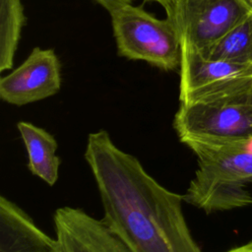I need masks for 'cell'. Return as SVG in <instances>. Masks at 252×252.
Here are the masks:
<instances>
[{
	"label": "cell",
	"instance_id": "6da1fadb",
	"mask_svg": "<svg viewBox=\"0 0 252 252\" xmlns=\"http://www.w3.org/2000/svg\"><path fill=\"white\" fill-rule=\"evenodd\" d=\"M85 158L103 207L101 220L131 252H202L183 215L184 195L160 185L105 130L89 135Z\"/></svg>",
	"mask_w": 252,
	"mask_h": 252
},
{
	"label": "cell",
	"instance_id": "7a4b0ae2",
	"mask_svg": "<svg viewBox=\"0 0 252 252\" xmlns=\"http://www.w3.org/2000/svg\"><path fill=\"white\" fill-rule=\"evenodd\" d=\"M179 140L252 143V76L231 78L190 94L173 119Z\"/></svg>",
	"mask_w": 252,
	"mask_h": 252
},
{
	"label": "cell",
	"instance_id": "3957f363",
	"mask_svg": "<svg viewBox=\"0 0 252 252\" xmlns=\"http://www.w3.org/2000/svg\"><path fill=\"white\" fill-rule=\"evenodd\" d=\"M183 144L198 161V169L184 194L186 203L208 214L252 204V196L244 188L252 180L251 143L188 140Z\"/></svg>",
	"mask_w": 252,
	"mask_h": 252
},
{
	"label": "cell",
	"instance_id": "277c9868",
	"mask_svg": "<svg viewBox=\"0 0 252 252\" xmlns=\"http://www.w3.org/2000/svg\"><path fill=\"white\" fill-rule=\"evenodd\" d=\"M109 14L120 56L143 60L164 71L180 66V36L169 18L158 19L132 3Z\"/></svg>",
	"mask_w": 252,
	"mask_h": 252
},
{
	"label": "cell",
	"instance_id": "5b68a950",
	"mask_svg": "<svg viewBox=\"0 0 252 252\" xmlns=\"http://www.w3.org/2000/svg\"><path fill=\"white\" fill-rule=\"evenodd\" d=\"M251 13L246 0H174L166 17L180 41L204 54Z\"/></svg>",
	"mask_w": 252,
	"mask_h": 252
},
{
	"label": "cell",
	"instance_id": "8992f818",
	"mask_svg": "<svg viewBox=\"0 0 252 252\" xmlns=\"http://www.w3.org/2000/svg\"><path fill=\"white\" fill-rule=\"evenodd\" d=\"M60 87L61 64L54 50L34 47L18 68L0 80V96L21 106L52 96Z\"/></svg>",
	"mask_w": 252,
	"mask_h": 252
},
{
	"label": "cell",
	"instance_id": "52a82bcc",
	"mask_svg": "<svg viewBox=\"0 0 252 252\" xmlns=\"http://www.w3.org/2000/svg\"><path fill=\"white\" fill-rule=\"evenodd\" d=\"M53 221L58 252H131L101 220L82 209L59 208Z\"/></svg>",
	"mask_w": 252,
	"mask_h": 252
},
{
	"label": "cell",
	"instance_id": "ba28073f",
	"mask_svg": "<svg viewBox=\"0 0 252 252\" xmlns=\"http://www.w3.org/2000/svg\"><path fill=\"white\" fill-rule=\"evenodd\" d=\"M247 76H252V66L209 59L196 49L181 42L179 66L180 102L200 90L231 78Z\"/></svg>",
	"mask_w": 252,
	"mask_h": 252
},
{
	"label": "cell",
	"instance_id": "9c48e42d",
	"mask_svg": "<svg viewBox=\"0 0 252 252\" xmlns=\"http://www.w3.org/2000/svg\"><path fill=\"white\" fill-rule=\"evenodd\" d=\"M0 252H58V242L18 205L1 196Z\"/></svg>",
	"mask_w": 252,
	"mask_h": 252
},
{
	"label": "cell",
	"instance_id": "30bf717a",
	"mask_svg": "<svg viewBox=\"0 0 252 252\" xmlns=\"http://www.w3.org/2000/svg\"><path fill=\"white\" fill-rule=\"evenodd\" d=\"M17 128L28 152L30 171L48 185H54L58 179L60 165L55 138L46 130L30 122L20 121Z\"/></svg>",
	"mask_w": 252,
	"mask_h": 252
},
{
	"label": "cell",
	"instance_id": "8fae6325",
	"mask_svg": "<svg viewBox=\"0 0 252 252\" xmlns=\"http://www.w3.org/2000/svg\"><path fill=\"white\" fill-rule=\"evenodd\" d=\"M202 55L209 59L252 66V13Z\"/></svg>",
	"mask_w": 252,
	"mask_h": 252
},
{
	"label": "cell",
	"instance_id": "7c38bea8",
	"mask_svg": "<svg viewBox=\"0 0 252 252\" xmlns=\"http://www.w3.org/2000/svg\"><path fill=\"white\" fill-rule=\"evenodd\" d=\"M25 24L22 0H0V71L2 72L13 67Z\"/></svg>",
	"mask_w": 252,
	"mask_h": 252
},
{
	"label": "cell",
	"instance_id": "4fadbf2b",
	"mask_svg": "<svg viewBox=\"0 0 252 252\" xmlns=\"http://www.w3.org/2000/svg\"><path fill=\"white\" fill-rule=\"evenodd\" d=\"M98 4H100L105 10L108 11V13H111L115 9L125 5V4H130L134 0H94Z\"/></svg>",
	"mask_w": 252,
	"mask_h": 252
},
{
	"label": "cell",
	"instance_id": "5bb4252c",
	"mask_svg": "<svg viewBox=\"0 0 252 252\" xmlns=\"http://www.w3.org/2000/svg\"><path fill=\"white\" fill-rule=\"evenodd\" d=\"M226 252H252V241L248 242V243H246L244 245L232 248V249H230V250H228Z\"/></svg>",
	"mask_w": 252,
	"mask_h": 252
},
{
	"label": "cell",
	"instance_id": "9a60e30c",
	"mask_svg": "<svg viewBox=\"0 0 252 252\" xmlns=\"http://www.w3.org/2000/svg\"><path fill=\"white\" fill-rule=\"evenodd\" d=\"M145 1H155V2H158V4H160L163 9L165 10V12H168L174 2V0H145Z\"/></svg>",
	"mask_w": 252,
	"mask_h": 252
},
{
	"label": "cell",
	"instance_id": "2e32d148",
	"mask_svg": "<svg viewBox=\"0 0 252 252\" xmlns=\"http://www.w3.org/2000/svg\"><path fill=\"white\" fill-rule=\"evenodd\" d=\"M246 1H247V2H248V4L252 7V0H246Z\"/></svg>",
	"mask_w": 252,
	"mask_h": 252
}]
</instances>
